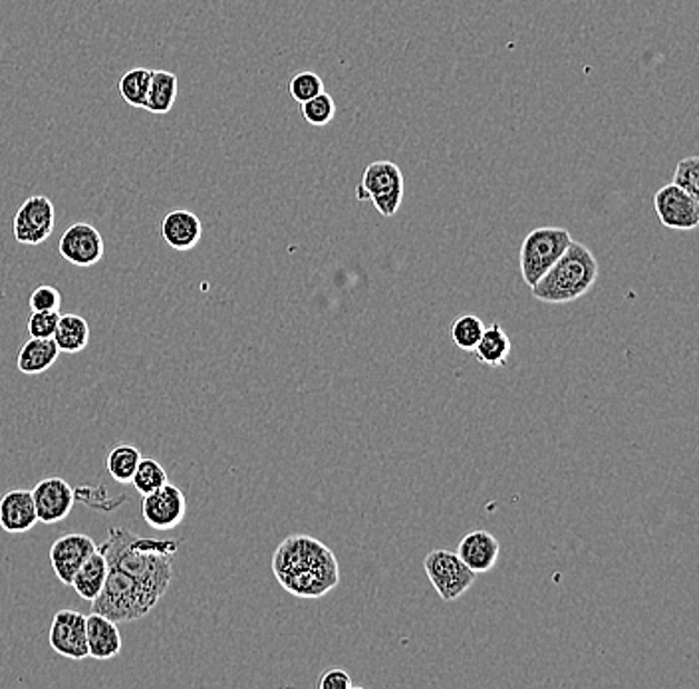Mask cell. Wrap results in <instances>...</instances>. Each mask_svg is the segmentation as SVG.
<instances>
[{
    "mask_svg": "<svg viewBox=\"0 0 699 689\" xmlns=\"http://www.w3.org/2000/svg\"><path fill=\"white\" fill-rule=\"evenodd\" d=\"M483 330H486V324L481 318L476 317V314H463L453 322L451 338H453L457 348H461L466 352H473L477 342L481 340Z\"/></svg>",
    "mask_w": 699,
    "mask_h": 689,
    "instance_id": "484cf974",
    "label": "cell"
},
{
    "mask_svg": "<svg viewBox=\"0 0 699 689\" xmlns=\"http://www.w3.org/2000/svg\"><path fill=\"white\" fill-rule=\"evenodd\" d=\"M60 350L54 338H30L27 344L20 348L19 370L27 376L44 373L57 363Z\"/></svg>",
    "mask_w": 699,
    "mask_h": 689,
    "instance_id": "d6986e66",
    "label": "cell"
},
{
    "mask_svg": "<svg viewBox=\"0 0 699 689\" xmlns=\"http://www.w3.org/2000/svg\"><path fill=\"white\" fill-rule=\"evenodd\" d=\"M54 342L60 355H78L90 344V324L78 314H64L58 320Z\"/></svg>",
    "mask_w": 699,
    "mask_h": 689,
    "instance_id": "7402d4cb",
    "label": "cell"
},
{
    "mask_svg": "<svg viewBox=\"0 0 699 689\" xmlns=\"http://www.w3.org/2000/svg\"><path fill=\"white\" fill-rule=\"evenodd\" d=\"M58 320H60V312L32 310L29 322H27V332H29L30 338H54Z\"/></svg>",
    "mask_w": 699,
    "mask_h": 689,
    "instance_id": "f546056e",
    "label": "cell"
},
{
    "mask_svg": "<svg viewBox=\"0 0 699 689\" xmlns=\"http://www.w3.org/2000/svg\"><path fill=\"white\" fill-rule=\"evenodd\" d=\"M141 515L151 529L171 531L186 519V495L179 487L168 481L163 487H159L158 491L143 495Z\"/></svg>",
    "mask_w": 699,
    "mask_h": 689,
    "instance_id": "ba28073f",
    "label": "cell"
},
{
    "mask_svg": "<svg viewBox=\"0 0 699 689\" xmlns=\"http://www.w3.org/2000/svg\"><path fill=\"white\" fill-rule=\"evenodd\" d=\"M151 70L148 68H131L118 82V92L123 102L131 108H143L150 88Z\"/></svg>",
    "mask_w": 699,
    "mask_h": 689,
    "instance_id": "cb8c5ba5",
    "label": "cell"
},
{
    "mask_svg": "<svg viewBox=\"0 0 699 689\" xmlns=\"http://www.w3.org/2000/svg\"><path fill=\"white\" fill-rule=\"evenodd\" d=\"M38 522L32 493L27 489H14L0 499V527L10 535L29 532Z\"/></svg>",
    "mask_w": 699,
    "mask_h": 689,
    "instance_id": "2e32d148",
    "label": "cell"
},
{
    "mask_svg": "<svg viewBox=\"0 0 699 689\" xmlns=\"http://www.w3.org/2000/svg\"><path fill=\"white\" fill-rule=\"evenodd\" d=\"M423 569L429 582L438 590L439 598L446 602H453L457 598L463 597L467 590L476 585V572L467 569L463 560L451 550H431L423 560Z\"/></svg>",
    "mask_w": 699,
    "mask_h": 689,
    "instance_id": "8992f818",
    "label": "cell"
},
{
    "mask_svg": "<svg viewBox=\"0 0 699 689\" xmlns=\"http://www.w3.org/2000/svg\"><path fill=\"white\" fill-rule=\"evenodd\" d=\"M58 251L74 267H93L106 254V242L100 231L90 223H74L66 229L58 242Z\"/></svg>",
    "mask_w": 699,
    "mask_h": 689,
    "instance_id": "8fae6325",
    "label": "cell"
},
{
    "mask_svg": "<svg viewBox=\"0 0 699 689\" xmlns=\"http://www.w3.org/2000/svg\"><path fill=\"white\" fill-rule=\"evenodd\" d=\"M106 577H108L106 557L100 550H93L92 555L84 560V565L76 572L70 587L74 588L76 595L82 600L93 602L102 592Z\"/></svg>",
    "mask_w": 699,
    "mask_h": 689,
    "instance_id": "ac0fdd59",
    "label": "cell"
},
{
    "mask_svg": "<svg viewBox=\"0 0 699 689\" xmlns=\"http://www.w3.org/2000/svg\"><path fill=\"white\" fill-rule=\"evenodd\" d=\"M57 224L54 203L44 196L29 197L12 221V233L20 244L37 247L50 239Z\"/></svg>",
    "mask_w": 699,
    "mask_h": 689,
    "instance_id": "52a82bcc",
    "label": "cell"
},
{
    "mask_svg": "<svg viewBox=\"0 0 699 689\" xmlns=\"http://www.w3.org/2000/svg\"><path fill=\"white\" fill-rule=\"evenodd\" d=\"M93 550H98V545L93 542L92 537L80 535V532L64 535L54 540L50 549V565L58 580L66 587H70L76 572L84 565V560L92 555Z\"/></svg>",
    "mask_w": 699,
    "mask_h": 689,
    "instance_id": "4fadbf2b",
    "label": "cell"
},
{
    "mask_svg": "<svg viewBox=\"0 0 699 689\" xmlns=\"http://www.w3.org/2000/svg\"><path fill=\"white\" fill-rule=\"evenodd\" d=\"M50 648L54 652L70 658V660H84L88 658V642H86V616L76 610H60L52 618Z\"/></svg>",
    "mask_w": 699,
    "mask_h": 689,
    "instance_id": "7c38bea8",
    "label": "cell"
},
{
    "mask_svg": "<svg viewBox=\"0 0 699 689\" xmlns=\"http://www.w3.org/2000/svg\"><path fill=\"white\" fill-rule=\"evenodd\" d=\"M168 481L169 477L166 469L156 459H141L136 473L131 477V485L140 495L153 493Z\"/></svg>",
    "mask_w": 699,
    "mask_h": 689,
    "instance_id": "d4e9b609",
    "label": "cell"
},
{
    "mask_svg": "<svg viewBox=\"0 0 699 689\" xmlns=\"http://www.w3.org/2000/svg\"><path fill=\"white\" fill-rule=\"evenodd\" d=\"M653 209L663 227L673 231H693L699 224V199L673 183L653 196Z\"/></svg>",
    "mask_w": 699,
    "mask_h": 689,
    "instance_id": "9c48e42d",
    "label": "cell"
},
{
    "mask_svg": "<svg viewBox=\"0 0 699 689\" xmlns=\"http://www.w3.org/2000/svg\"><path fill=\"white\" fill-rule=\"evenodd\" d=\"M320 689H352L355 681L350 678V673L344 670H328L322 673V678L318 680Z\"/></svg>",
    "mask_w": 699,
    "mask_h": 689,
    "instance_id": "1f68e13d",
    "label": "cell"
},
{
    "mask_svg": "<svg viewBox=\"0 0 699 689\" xmlns=\"http://www.w3.org/2000/svg\"><path fill=\"white\" fill-rule=\"evenodd\" d=\"M289 92L297 102H307L318 93L324 92V82L317 72L304 70L290 80Z\"/></svg>",
    "mask_w": 699,
    "mask_h": 689,
    "instance_id": "83f0119b",
    "label": "cell"
},
{
    "mask_svg": "<svg viewBox=\"0 0 699 689\" xmlns=\"http://www.w3.org/2000/svg\"><path fill=\"white\" fill-rule=\"evenodd\" d=\"M673 186L699 199V159H681L673 171Z\"/></svg>",
    "mask_w": 699,
    "mask_h": 689,
    "instance_id": "f1b7e54d",
    "label": "cell"
},
{
    "mask_svg": "<svg viewBox=\"0 0 699 689\" xmlns=\"http://www.w3.org/2000/svg\"><path fill=\"white\" fill-rule=\"evenodd\" d=\"M572 237L562 227H539L525 237L521 244L522 280L535 287L545 272L559 261L560 254L567 251Z\"/></svg>",
    "mask_w": 699,
    "mask_h": 689,
    "instance_id": "277c9868",
    "label": "cell"
},
{
    "mask_svg": "<svg viewBox=\"0 0 699 689\" xmlns=\"http://www.w3.org/2000/svg\"><path fill=\"white\" fill-rule=\"evenodd\" d=\"M511 348H513V344H511L509 334L505 332L501 324L493 322L491 327H487L483 330L481 340L477 342L473 352H476V358L479 362L491 366V368H503L507 360H509V356H511Z\"/></svg>",
    "mask_w": 699,
    "mask_h": 689,
    "instance_id": "44dd1931",
    "label": "cell"
},
{
    "mask_svg": "<svg viewBox=\"0 0 699 689\" xmlns=\"http://www.w3.org/2000/svg\"><path fill=\"white\" fill-rule=\"evenodd\" d=\"M161 234H163V241L168 242L171 249L191 251V249H196L197 242L201 241L203 227H201V221L196 213L179 209V211H171L163 217Z\"/></svg>",
    "mask_w": 699,
    "mask_h": 689,
    "instance_id": "e0dca14e",
    "label": "cell"
},
{
    "mask_svg": "<svg viewBox=\"0 0 699 689\" xmlns=\"http://www.w3.org/2000/svg\"><path fill=\"white\" fill-rule=\"evenodd\" d=\"M141 461V451L133 446L122 443L118 448H113L108 457H106V469L108 473L118 481V483H131V477L138 469V463Z\"/></svg>",
    "mask_w": 699,
    "mask_h": 689,
    "instance_id": "603a6c76",
    "label": "cell"
},
{
    "mask_svg": "<svg viewBox=\"0 0 699 689\" xmlns=\"http://www.w3.org/2000/svg\"><path fill=\"white\" fill-rule=\"evenodd\" d=\"M29 304L32 310H40V312H58L62 304V297L54 287L42 284L30 294Z\"/></svg>",
    "mask_w": 699,
    "mask_h": 689,
    "instance_id": "4dcf8cb0",
    "label": "cell"
},
{
    "mask_svg": "<svg viewBox=\"0 0 699 689\" xmlns=\"http://www.w3.org/2000/svg\"><path fill=\"white\" fill-rule=\"evenodd\" d=\"M181 540L138 537L122 527H110L98 550L108 562V577L93 612L116 625L136 622L150 615L166 597L173 578V557Z\"/></svg>",
    "mask_w": 699,
    "mask_h": 689,
    "instance_id": "6da1fadb",
    "label": "cell"
},
{
    "mask_svg": "<svg viewBox=\"0 0 699 689\" xmlns=\"http://www.w3.org/2000/svg\"><path fill=\"white\" fill-rule=\"evenodd\" d=\"M597 279V257L582 242L570 241L559 261L531 287L532 297L545 304H567L585 297Z\"/></svg>",
    "mask_w": 699,
    "mask_h": 689,
    "instance_id": "3957f363",
    "label": "cell"
},
{
    "mask_svg": "<svg viewBox=\"0 0 699 689\" xmlns=\"http://www.w3.org/2000/svg\"><path fill=\"white\" fill-rule=\"evenodd\" d=\"M178 76L166 70H151L150 88L143 110L156 116L171 112L178 100Z\"/></svg>",
    "mask_w": 699,
    "mask_h": 689,
    "instance_id": "ffe728a7",
    "label": "cell"
},
{
    "mask_svg": "<svg viewBox=\"0 0 699 689\" xmlns=\"http://www.w3.org/2000/svg\"><path fill=\"white\" fill-rule=\"evenodd\" d=\"M86 642H88V658H93V660H112L122 652L120 628L113 620L98 612L86 616Z\"/></svg>",
    "mask_w": 699,
    "mask_h": 689,
    "instance_id": "9a60e30c",
    "label": "cell"
},
{
    "mask_svg": "<svg viewBox=\"0 0 699 689\" xmlns=\"http://www.w3.org/2000/svg\"><path fill=\"white\" fill-rule=\"evenodd\" d=\"M358 201H372L378 213L393 217L403 201V176L393 161H373L365 169L362 183L356 189Z\"/></svg>",
    "mask_w": 699,
    "mask_h": 689,
    "instance_id": "5b68a950",
    "label": "cell"
},
{
    "mask_svg": "<svg viewBox=\"0 0 699 689\" xmlns=\"http://www.w3.org/2000/svg\"><path fill=\"white\" fill-rule=\"evenodd\" d=\"M272 572L280 587L297 598H322L340 582L334 552L308 535H292L272 555Z\"/></svg>",
    "mask_w": 699,
    "mask_h": 689,
    "instance_id": "7a4b0ae2",
    "label": "cell"
},
{
    "mask_svg": "<svg viewBox=\"0 0 699 689\" xmlns=\"http://www.w3.org/2000/svg\"><path fill=\"white\" fill-rule=\"evenodd\" d=\"M32 501L37 509L38 521L44 525H57L74 509V489L66 483L62 477H48L34 485Z\"/></svg>",
    "mask_w": 699,
    "mask_h": 689,
    "instance_id": "30bf717a",
    "label": "cell"
},
{
    "mask_svg": "<svg viewBox=\"0 0 699 689\" xmlns=\"http://www.w3.org/2000/svg\"><path fill=\"white\" fill-rule=\"evenodd\" d=\"M300 113L310 126L322 128L334 120L336 103L334 98L327 92H320L307 102L300 103Z\"/></svg>",
    "mask_w": 699,
    "mask_h": 689,
    "instance_id": "4316f807",
    "label": "cell"
},
{
    "mask_svg": "<svg viewBox=\"0 0 699 689\" xmlns=\"http://www.w3.org/2000/svg\"><path fill=\"white\" fill-rule=\"evenodd\" d=\"M501 555V545L495 539L491 532L471 531L463 539L459 540L457 557L463 560L467 569L473 570L476 575H483L497 567V560Z\"/></svg>",
    "mask_w": 699,
    "mask_h": 689,
    "instance_id": "5bb4252c",
    "label": "cell"
}]
</instances>
